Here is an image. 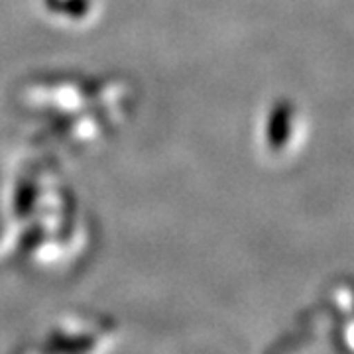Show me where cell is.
<instances>
[{"label":"cell","mask_w":354,"mask_h":354,"mask_svg":"<svg viewBox=\"0 0 354 354\" xmlns=\"http://www.w3.org/2000/svg\"><path fill=\"white\" fill-rule=\"evenodd\" d=\"M95 344L93 337H65V335H55L51 337L46 351H53V353H83Z\"/></svg>","instance_id":"obj_1"},{"label":"cell","mask_w":354,"mask_h":354,"mask_svg":"<svg viewBox=\"0 0 354 354\" xmlns=\"http://www.w3.org/2000/svg\"><path fill=\"white\" fill-rule=\"evenodd\" d=\"M41 239H44V230H41V227H32V230H28L24 236H22V241H20V250H22V252L34 250Z\"/></svg>","instance_id":"obj_3"},{"label":"cell","mask_w":354,"mask_h":354,"mask_svg":"<svg viewBox=\"0 0 354 354\" xmlns=\"http://www.w3.org/2000/svg\"><path fill=\"white\" fill-rule=\"evenodd\" d=\"M36 197H38V191L34 183H20L16 195H14V213L18 218H26L34 211V205H36Z\"/></svg>","instance_id":"obj_2"}]
</instances>
